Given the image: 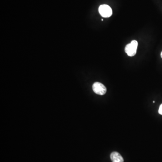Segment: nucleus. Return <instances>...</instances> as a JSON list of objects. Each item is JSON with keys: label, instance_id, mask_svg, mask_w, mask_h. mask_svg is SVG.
I'll return each mask as SVG.
<instances>
[{"label": "nucleus", "instance_id": "1", "mask_svg": "<svg viewBox=\"0 0 162 162\" xmlns=\"http://www.w3.org/2000/svg\"><path fill=\"white\" fill-rule=\"evenodd\" d=\"M137 46H138V42L137 40H132L130 44H127L125 47V52L128 56H134L137 53Z\"/></svg>", "mask_w": 162, "mask_h": 162}, {"label": "nucleus", "instance_id": "2", "mask_svg": "<svg viewBox=\"0 0 162 162\" xmlns=\"http://www.w3.org/2000/svg\"><path fill=\"white\" fill-rule=\"evenodd\" d=\"M92 89L96 94L99 95H104L107 92L106 87L99 82L95 83L93 85Z\"/></svg>", "mask_w": 162, "mask_h": 162}, {"label": "nucleus", "instance_id": "3", "mask_svg": "<svg viewBox=\"0 0 162 162\" xmlns=\"http://www.w3.org/2000/svg\"><path fill=\"white\" fill-rule=\"evenodd\" d=\"M99 12L102 16L108 18L112 15V10L109 6L107 5H102L99 8Z\"/></svg>", "mask_w": 162, "mask_h": 162}, {"label": "nucleus", "instance_id": "4", "mask_svg": "<svg viewBox=\"0 0 162 162\" xmlns=\"http://www.w3.org/2000/svg\"><path fill=\"white\" fill-rule=\"evenodd\" d=\"M110 159L112 162H124L121 155L117 152H113L110 155Z\"/></svg>", "mask_w": 162, "mask_h": 162}, {"label": "nucleus", "instance_id": "5", "mask_svg": "<svg viewBox=\"0 0 162 162\" xmlns=\"http://www.w3.org/2000/svg\"><path fill=\"white\" fill-rule=\"evenodd\" d=\"M159 113L161 115H162V104L160 105V108L159 109Z\"/></svg>", "mask_w": 162, "mask_h": 162}, {"label": "nucleus", "instance_id": "6", "mask_svg": "<svg viewBox=\"0 0 162 162\" xmlns=\"http://www.w3.org/2000/svg\"><path fill=\"white\" fill-rule=\"evenodd\" d=\"M161 57L162 58V51L161 53Z\"/></svg>", "mask_w": 162, "mask_h": 162}, {"label": "nucleus", "instance_id": "7", "mask_svg": "<svg viewBox=\"0 0 162 162\" xmlns=\"http://www.w3.org/2000/svg\"><path fill=\"white\" fill-rule=\"evenodd\" d=\"M153 103H155V101H153Z\"/></svg>", "mask_w": 162, "mask_h": 162}]
</instances>
